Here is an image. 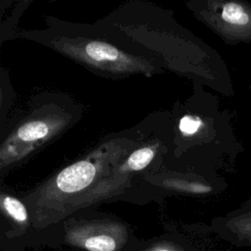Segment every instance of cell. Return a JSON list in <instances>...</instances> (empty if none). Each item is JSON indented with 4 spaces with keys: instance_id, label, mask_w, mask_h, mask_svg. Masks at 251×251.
<instances>
[{
    "instance_id": "cell-6",
    "label": "cell",
    "mask_w": 251,
    "mask_h": 251,
    "mask_svg": "<svg viewBox=\"0 0 251 251\" xmlns=\"http://www.w3.org/2000/svg\"><path fill=\"white\" fill-rule=\"evenodd\" d=\"M214 234L239 248H251V195L236 209L212 220Z\"/></svg>"
},
{
    "instance_id": "cell-8",
    "label": "cell",
    "mask_w": 251,
    "mask_h": 251,
    "mask_svg": "<svg viewBox=\"0 0 251 251\" xmlns=\"http://www.w3.org/2000/svg\"><path fill=\"white\" fill-rule=\"evenodd\" d=\"M129 251H209L208 242H194L186 237L165 234L148 240H136Z\"/></svg>"
},
{
    "instance_id": "cell-9",
    "label": "cell",
    "mask_w": 251,
    "mask_h": 251,
    "mask_svg": "<svg viewBox=\"0 0 251 251\" xmlns=\"http://www.w3.org/2000/svg\"><path fill=\"white\" fill-rule=\"evenodd\" d=\"M159 148L160 143L157 141L136 147L117 165V169L120 173L130 176V175L145 169L155 158Z\"/></svg>"
},
{
    "instance_id": "cell-11",
    "label": "cell",
    "mask_w": 251,
    "mask_h": 251,
    "mask_svg": "<svg viewBox=\"0 0 251 251\" xmlns=\"http://www.w3.org/2000/svg\"><path fill=\"white\" fill-rule=\"evenodd\" d=\"M248 89H250V90H251V81L248 83Z\"/></svg>"
},
{
    "instance_id": "cell-7",
    "label": "cell",
    "mask_w": 251,
    "mask_h": 251,
    "mask_svg": "<svg viewBox=\"0 0 251 251\" xmlns=\"http://www.w3.org/2000/svg\"><path fill=\"white\" fill-rule=\"evenodd\" d=\"M1 211L10 224V228L3 232L8 239L15 240L23 237L29 229L34 230L30 212L25 201L10 195L1 194Z\"/></svg>"
},
{
    "instance_id": "cell-4",
    "label": "cell",
    "mask_w": 251,
    "mask_h": 251,
    "mask_svg": "<svg viewBox=\"0 0 251 251\" xmlns=\"http://www.w3.org/2000/svg\"><path fill=\"white\" fill-rule=\"evenodd\" d=\"M59 52L86 67L111 75L143 74L151 75L156 67L148 60L126 53L123 49L97 38L60 36L53 44Z\"/></svg>"
},
{
    "instance_id": "cell-10",
    "label": "cell",
    "mask_w": 251,
    "mask_h": 251,
    "mask_svg": "<svg viewBox=\"0 0 251 251\" xmlns=\"http://www.w3.org/2000/svg\"><path fill=\"white\" fill-rule=\"evenodd\" d=\"M162 185L167 189L184 192L195 195H205L221 191L226 186L210 183L206 179H182L177 177H168L162 180Z\"/></svg>"
},
{
    "instance_id": "cell-2",
    "label": "cell",
    "mask_w": 251,
    "mask_h": 251,
    "mask_svg": "<svg viewBox=\"0 0 251 251\" xmlns=\"http://www.w3.org/2000/svg\"><path fill=\"white\" fill-rule=\"evenodd\" d=\"M57 226L51 228L60 231L52 239L54 246L65 245L81 251H129L137 240L125 222L109 216L75 214Z\"/></svg>"
},
{
    "instance_id": "cell-3",
    "label": "cell",
    "mask_w": 251,
    "mask_h": 251,
    "mask_svg": "<svg viewBox=\"0 0 251 251\" xmlns=\"http://www.w3.org/2000/svg\"><path fill=\"white\" fill-rule=\"evenodd\" d=\"M73 119L74 115L71 111L56 104H47L33 111L2 142L1 171L18 164L34 150L52 140L70 126Z\"/></svg>"
},
{
    "instance_id": "cell-1",
    "label": "cell",
    "mask_w": 251,
    "mask_h": 251,
    "mask_svg": "<svg viewBox=\"0 0 251 251\" xmlns=\"http://www.w3.org/2000/svg\"><path fill=\"white\" fill-rule=\"evenodd\" d=\"M138 143L129 136L105 141L25 196L24 201L30 212L34 231L51 229L80 211L88 193Z\"/></svg>"
},
{
    "instance_id": "cell-5",
    "label": "cell",
    "mask_w": 251,
    "mask_h": 251,
    "mask_svg": "<svg viewBox=\"0 0 251 251\" xmlns=\"http://www.w3.org/2000/svg\"><path fill=\"white\" fill-rule=\"evenodd\" d=\"M195 17L228 45L251 43V3L200 0L189 4Z\"/></svg>"
}]
</instances>
